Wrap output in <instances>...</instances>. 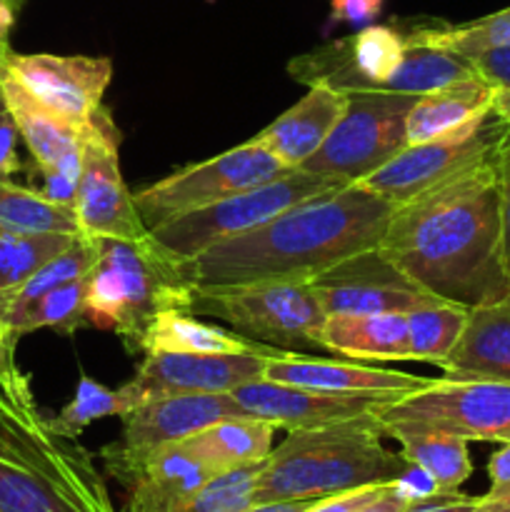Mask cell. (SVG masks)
<instances>
[{"instance_id": "cell-1", "label": "cell", "mask_w": 510, "mask_h": 512, "mask_svg": "<svg viewBox=\"0 0 510 512\" xmlns=\"http://www.w3.org/2000/svg\"><path fill=\"white\" fill-rule=\"evenodd\" d=\"M378 250L425 293L468 310L510 293L495 158L395 205Z\"/></svg>"}, {"instance_id": "cell-2", "label": "cell", "mask_w": 510, "mask_h": 512, "mask_svg": "<svg viewBox=\"0 0 510 512\" xmlns=\"http://www.w3.org/2000/svg\"><path fill=\"white\" fill-rule=\"evenodd\" d=\"M395 205L360 185L313 195L238 238L178 263L193 288L310 280L330 265L378 248Z\"/></svg>"}, {"instance_id": "cell-3", "label": "cell", "mask_w": 510, "mask_h": 512, "mask_svg": "<svg viewBox=\"0 0 510 512\" xmlns=\"http://www.w3.org/2000/svg\"><path fill=\"white\" fill-rule=\"evenodd\" d=\"M0 512H118L78 438L0 390Z\"/></svg>"}, {"instance_id": "cell-4", "label": "cell", "mask_w": 510, "mask_h": 512, "mask_svg": "<svg viewBox=\"0 0 510 512\" xmlns=\"http://www.w3.org/2000/svg\"><path fill=\"white\" fill-rule=\"evenodd\" d=\"M373 413L315 428L288 430L270 450L255 480L253 503L320 500L350 490L388 485L408 468L403 453L383 445Z\"/></svg>"}, {"instance_id": "cell-5", "label": "cell", "mask_w": 510, "mask_h": 512, "mask_svg": "<svg viewBox=\"0 0 510 512\" xmlns=\"http://www.w3.org/2000/svg\"><path fill=\"white\" fill-rule=\"evenodd\" d=\"M95 260L85 275V320L113 330L128 350H140L150 320L168 308L193 310L195 288L155 240L93 238Z\"/></svg>"}, {"instance_id": "cell-6", "label": "cell", "mask_w": 510, "mask_h": 512, "mask_svg": "<svg viewBox=\"0 0 510 512\" xmlns=\"http://www.w3.org/2000/svg\"><path fill=\"white\" fill-rule=\"evenodd\" d=\"M343 185L345 183L340 180L293 168L268 183H260L243 193L228 195L218 203L168 220V223L155 225L150 228V238L170 260L185 263L223 240L238 238V235L260 228L268 220L278 218L283 210L293 208L313 195L328 193V190L343 188Z\"/></svg>"}, {"instance_id": "cell-7", "label": "cell", "mask_w": 510, "mask_h": 512, "mask_svg": "<svg viewBox=\"0 0 510 512\" xmlns=\"http://www.w3.org/2000/svg\"><path fill=\"white\" fill-rule=\"evenodd\" d=\"M193 310L270 348H318V333L325 323L310 280H258L195 288Z\"/></svg>"}, {"instance_id": "cell-8", "label": "cell", "mask_w": 510, "mask_h": 512, "mask_svg": "<svg viewBox=\"0 0 510 512\" xmlns=\"http://www.w3.org/2000/svg\"><path fill=\"white\" fill-rule=\"evenodd\" d=\"M415 100L418 95L393 90L348 93L343 118L323 148L310 155L300 170L340 180L345 185L360 183L408 145L405 123Z\"/></svg>"}, {"instance_id": "cell-9", "label": "cell", "mask_w": 510, "mask_h": 512, "mask_svg": "<svg viewBox=\"0 0 510 512\" xmlns=\"http://www.w3.org/2000/svg\"><path fill=\"white\" fill-rule=\"evenodd\" d=\"M288 170L293 168H285L258 140L250 138L248 143L213 155L203 163L185 165V168L170 173L168 178L155 180L133 195L140 218L150 230L155 225L205 208V205L218 203L228 195L243 193L255 185L280 178Z\"/></svg>"}, {"instance_id": "cell-10", "label": "cell", "mask_w": 510, "mask_h": 512, "mask_svg": "<svg viewBox=\"0 0 510 512\" xmlns=\"http://www.w3.org/2000/svg\"><path fill=\"white\" fill-rule=\"evenodd\" d=\"M508 133V125L495 115V110H490L488 115L473 120L465 128L453 130V133L425 140V143L405 145L383 168L353 185H360V188L390 200L393 205H400L465 173V170L475 168V165L485 163V160L495 158Z\"/></svg>"}, {"instance_id": "cell-11", "label": "cell", "mask_w": 510, "mask_h": 512, "mask_svg": "<svg viewBox=\"0 0 510 512\" xmlns=\"http://www.w3.org/2000/svg\"><path fill=\"white\" fill-rule=\"evenodd\" d=\"M375 418L423 423L468 443H505L510 440V385L443 375L403 398L383 403Z\"/></svg>"}, {"instance_id": "cell-12", "label": "cell", "mask_w": 510, "mask_h": 512, "mask_svg": "<svg viewBox=\"0 0 510 512\" xmlns=\"http://www.w3.org/2000/svg\"><path fill=\"white\" fill-rule=\"evenodd\" d=\"M73 210L85 238L145 240L150 235L135 195L120 173L118 130L105 108L85 130L83 170Z\"/></svg>"}, {"instance_id": "cell-13", "label": "cell", "mask_w": 510, "mask_h": 512, "mask_svg": "<svg viewBox=\"0 0 510 512\" xmlns=\"http://www.w3.org/2000/svg\"><path fill=\"white\" fill-rule=\"evenodd\" d=\"M408 38L395 23L365 25L350 38L330 40L288 63V73L298 83L328 85L340 93L385 90L403 63Z\"/></svg>"}, {"instance_id": "cell-14", "label": "cell", "mask_w": 510, "mask_h": 512, "mask_svg": "<svg viewBox=\"0 0 510 512\" xmlns=\"http://www.w3.org/2000/svg\"><path fill=\"white\" fill-rule=\"evenodd\" d=\"M0 68L18 80L35 100L68 123L88 128L103 110V95L113 78V60L88 55L15 53L8 48Z\"/></svg>"}, {"instance_id": "cell-15", "label": "cell", "mask_w": 510, "mask_h": 512, "mask_svg": "<svg viewBox=\"0 0 510 512\" xmlns=\"http://www.w3.org/2000/svg\"><path fill=\"white\" fill-rule=\"evenodd\" d=\"M273 350L263 345L253 353H150L138 373L118 390L128 413L163 395L233 393L240 385L263 378L265 358Z\"/></svg>"}, {"instance_id": "cell-16", "label": "cell", "mask_w": 510, "mask_h": 512, "mask_svg": "<svg viewBox=\"0 0 510 512\" xmlns=\"http://www.w3.org/2000/svg\"><path fill=\"white\" fill-rule=\"evenodd\" d=\"M328 315H373V313H410L413 308L433 303L435 295L425 293L418 283L395 268L378 248L363 250L323 273L310 278Z\"/></svg>"}, {"instance_id": "cell-17", "label": "cell", "mask_w": 510, "mask_h": 512, "mask_svg": "<svg viewBox=\"0 0 510 512\" xmlns=\"http://www.w3.org/2000/svg\"><path fill=\"white\" fill-rule=\"evenodd\" d=\"M228 418H248L230 393L153 398L123 415V438L105 445L100 450V460H138Z\"/></svg>"}, {"instance_id": "cell-18", "label": "cell", "mask_w": 510, "mask_h": 512, "mask_svg": "<svg viewBox=\"0 0 510 512\" xmlns=\"http://www.w3.org/2000/svg\"><path fill=\"white\" fill-rule=\"evenodd\" d=\"M263 378L285 385L320 390L330 395H353V398L395 400L423 388L430 378L400 373V370L375 368L358 360H325L295 353H273L265 358Z\"/></svg>"}, {"instance_id": "cell-19", "label": "cell", "mask_w": 510, "mask_h": 512, "mask_svg": "<svg viewBox=\"0 0 510 512\" xmlns=\"http://www.w3.org/2000/svg\"><path fill=\"white\" fill-rule=\"evenodd\" d=\"M105 470L123 485V512H170L215 478L180 443L165 445L138 460H103Z\"/></svg>"}, {"instance_id": "cell-20", "label": "cell", "mask_w": 510, "mask_h": 512, "mask_svg": "<svg viewBox=\"0 0 510 512\" xmlns=\"http://www.w3.org/2000/svg\"><path fill=\"white\" fill-rule=\"evenodd\" d=\"M230 395L248 413V418L265 420V423L285 430L315 428V425L355 418V415L373 413L380 405L388 403V400L375 398L320 393V390L275 383L268 378L250 380Z\"/></svg>"}, {"instance_id": "cell-21", "label": "cell", "mask_w": 510, "mask_h": 512, "mask_svg": "<svg viewBox=\"0 0 510 512\" xmlns=\"http://www.w3.org/2000/svg\"><path fill=\"white\" fill-rule=\"evenodd\" d=\"M0 98L13 115L20 138L28 145L35 170L38 173H65L80 180L83 140L88 128H78L45 108L3 68H0Z\"/></svg>"}, {"instance_id": "cell-22", "label": "cell", "mask_w": 510, "mask_h": 512, "mask_svg": "<svg viewBox=\"0 0 510 512\" xmlns=\"http://www.w3.org/2000/svg\"><path fill=\"white\" fill-rule=\"evenodd\" d=\"M345 105L348 93L328 85H313L298 103L280 113L253 140L273 153L285 168H300L310 155L323 148L338 120L343 118Z\"/></svg>"}, {"instance_id": "cell-23", "label": "cell", "mask_w": 510, "mask_h": 512, "mask_svg": "<svg viewBox=\"0 0 510 512\" xmlns=\"http://www.w3.org/2000/svg\"><path fill=\"white\" fill-rule=\"evenodd\" d=\"M438 368L448 378L510 385V293L468 310L458 343Z\"/></svg>"}, {"instance_id": "cell-24", "label": "cell", "mask_w": 510, "mask_h": 512, "mask_svg": "<svg viewBox=\"0 0 510 512\" xmlns=\"http://www.w3.org/2000/svg\"><path fill=\"white\" fill-rule=\"evenodd\" d=\"M493 98L495 88H490L478 75L455 80L433 93L418 95L405 123L408 145L425 143V140L465 128L493 110Z\"/></svg>"}, {"instance_id": "cell-25", "label": "cell", "mask_w": 510, "mask_h": 512, "mask_svg": "<svg viewBox=\"0 0 510 512\" xmlns=\"http://www.w3.org/2000/svg\"><path fill=\"white\" fill-rule=\"evenodd\" d=\"M318 348L350 360H408L405 313L328 315Z\"/></svg>"}, {"instance_id": "cell-26", "label": "cell", "mask_w": 510, "mask_h": 512, "mask_svg": "<svg viewBox=\"0 0 510 512\" xmlns=\"http://www.w3.org/2000/svg\"><path fill=\"white\" fill-rule=\"evenodd\" d=\"M378 423L385 438H393L400 445L403 458L433 475L443 493L460 490V485L473 473L468 440L423 423H408V420H378Z\"/></svg>"}, {"instance_id": "cell-27", "label": "cell", "mask_w": 510, "mask_h": 512, "mask_svg": "<svg viewBox=\"0 0 510 512\" xmlns=\"http://www.w3.org/2000/svg\"><path fill=\"white\" fill-rule=\"evenodd\" d=\"M275 425L255 418H228L180 440L213 475L265 463L273 450Z\"/></svg>"}, {"instance_id": "cell-28", "label": "cell", "mask_w": 510, "mask_h": 512, "mask_svg": "<svg viewBox=\"0 0 510 512\" xmlns=\"http://www.w3.org/2000/svg\"><path fill=\"white\" fill-rule=\"evenodd\" d=\"M188 308L160 310L145 328L140 350L150 353H253L263 345L190 315Z\"/></svg>"}, {"instance_id": "cell-29", "label": "cell", "mask_w": 510, "mask_h": 512, "mask_svg": "<svg viewBox=\"0 0 510 512\" xmlns=\"http://www.w3.org/2000/svg\"><path fill=\"white\" fill-rule=\"evenodd\" d=\"M405 38H408V48H405L403 63L398 65V70H395L385 90L425 95L438 88H445V85L455 83V80L475 75L473 68H470V60L448 53L443 48H435V45L420 43V40L410 38L408 30H405Z\"/></svg>"}, {"instance_id": "cell-30", "label": "cell", "mask_w": 510, "mask_h": 512, "mask_svg": "<svg viewBox=\"0 0 510 512\" xmlns=\"http://www.w3.org/2000/svg\"><path fill=\"white\" fill-rule=\"evenodd\" d=\"M408 35L420 40V43L435 45V48H443L468 60L473 55L483 53V50L510 45V8L458 25L440 23V20L413 23Z\"/></svg>"}, {"instance_id": "cell-31", "label": "cell", "mask_w": 510, "mask_h": 512, "mask_svg": "<svg viewBox=\"0 0 510 512\" xmlns=\"http://www.w3.org/2000/svg\"><path fill=\"white\" fill-rule=\"evenodd\" d=\"M468 308L433 300L405 313L408 320V360L440 365L463 333Z\"/></svg>"}, {"instance_id": "cell-32", "label": "cell", "mask_w": 510, "mask_h": 512, "mask_svg": "<svg viewBox=\"0 0 510 512\" xmlns=\"http://www.w3.org/2000/svg\"><path fill=\"white\" fill-rule=\"evenodd\" d=\"M0 223L25 233L80 235L73 208L53 203L40 190L15 185L10 178H0Z\"/></svg>"}, {"instance_id": "cell-33", "label": "cell", "mask_w": 510, "mask_h": 512, "mask_svg": "<svg viewBox=\"0 0 510 512\" xmlns=\"http://www.w3.org/2000/svg\"><path fill=\"white\" fill-rule=\"evenodd\" d=\"M5 325L15 340L40 328H53L63 335H73L75 330L88 325L85 320V278L70 280V283L48 290L33 303L20 308L18 313L10 315Z\"/></svg>"}, {"instance_id": "cell-34", "label": "cell", "mask_w": 510, "mask_h": 512, "mask_svg": "<svg viewBox=\"0 0 510 512\" xmlns=\"http://www.w3.org/2000/svg\"><path fill=\"white\" fill-rule=\"evenodd\" d=\"M78 235L25 233L0 223V295L18 288L40 265L63 253Z\"/></svg>"}, {"instance_id": "cell-35", "label": "cell", "mask_w": 510, "mask_h": 512, "mask_svg": "<svg viewBox=\"0 0 510 512\" xmlns=\"http://www.w3.org/2000/svg\"><path fill=\"white\" fill-rule=\"evenodd\" d=\"M93 260H95L93 238L78 235V238L63 250V253L55 255V258L48 260L45 265H40V268L35 270L25 283H20L18 288L0 295V313H3V320H8L10 315L18 313L20 308L33 303L35 298L45 295L48 290L70 283V280L85 278L90 265H93Z\"/></svg>"}, {"instance_id": "cell-36", "label": "cell", "mask_w": 510, "mask_h": 512, "mask_svg": "<svg viewBox=\"0 0 510 512\" xmlns=\"http://www.w3.org/2000/svg\"><path fill=\"white\" fill-rule=\"evenodd\" d=\"M125 413H128V405H125L120 390L105 388L98 380L83 375L78 380V388H75V395L70 398V403L55 418H50V425L60 435H65V438H80V433L88 425L105 418H115V415L123 418Z\"/></svg>"}, {"instance_id": "cell-37", "label": "cell", "mask_w": 510, "mask_h": 512, "mask_svg": "<svg viewBox=\"0 0 510 512\" xmlns=\"http://www.w3.org/2000/svg\"><path fill=\"white\" fill-rule=\"evenodd\" d=\"M260 465H245V468L230 470L210 478L203 488L170 512H243L253 505L255 480H258Z\"/></svg>"}, {"instance_id": "cell-38", "label": "cell", "mask_w": 510, "mask_h": 512, "mask_svg": "<svg viewBox=\"0 0 510 512\" xmlns=\"http://www.w3.org/2000/svg\"><path fill=\"white\" fill-rule=\"evenodd\" d=\"M15 345H18V340L10 335L3 313H0V390L15 403L35 405L30 378L18 368V360H15Z\"/></svg>"}, {"instance_id": "cell-39", "label": "cell", "mask_w": 510, "mask_h": 512, "mask_svg": "<svg viewBox=\"0 0 510 512\" xmlns=\"http://www.w3.org/2000/svg\"><path fill=\"white\" fill-rule=\"evenodd\" d=\"M495 173H498L500 198V238H503V263L510 278V133L495 155Z\"/></svg>"}, {"instance_id": "cell-40", "label": "cell", "mask_w": 510, "mask_h": 512, "mask_svg": "<svg viewBox=\"0 0 510 512\" xmlns=\"http://www.w3.org/2000/svg\"><path fill=\"white\" fill-rule=\"evenodd\" d=\"M470 68L480 80L490 85V88H510V45H500V48L483 50V53L473 55Z\"/></svg>"}, {"instance_id": "cell-41", "label": "cell", "mask_w": 510, "mask_h": 512, "mask_svg": "<svg viewBox=\"0 0 510 512\" xmlns=\"http://www.w3.org/2000/svg\"><path fill=\"white\" fill-rule=\"evenodd\" d=\"M18 125H15L13 115L5 108L3 98H0V178H13L15 173L23 170V160L18 155Z\"/></svg>"}, {"instance_id": "cell-42", "label": "cell", "mask_w": 510, "mask_h": 512, "mask_svg": "<svg viewBox=\"0 0 510 512\" xmlns=\"http://www.w3.org/2000/svg\"><path fill=\"white\" fill-rule=\"evenodd\" d=\"M330 20L350 28H365L375 23V18L383 10V0H328Z\"/></svg>"}, {"instance_id": "cell-43", "label": "cell", "mask_w": 510, "mask_h": 512, "mask_svg": "<svg viewBox=\"0 0 510 512\" xmlns=\"http://www.w3.org/2000/svg\"><path fill=\"white\" fill-rule=\"evenodd\" d=\"M390 485H393L408 503H420V500H428L433 498V495L443 493L440 485L433 480V475H428L423 468H418V465L413 463H408V468H405Z\"/></svg>"}, {"instance_id": "cell-44", "label": "cell", "mask_w": 510, "mask_h": 512, "mask_svg": "<svg viewBox=\"0 0 510 512\" xmlns=\"http://www.w3.org/2000/svg\"><path fill=\"white\" fill-rule=\"evenodd\" d=\"M383 488L385 485H370V488L330 495V498L315 500V503L310 505V508H305L303 512H358L360 508H365L370 500L378 498V495L383 493Z\"/></svg>"}, {"instance_id": "cell-45", "label": "cell", "mask_w": 510, "mask_h": 512, "mask_svg": "<svg viewBox=\"0 0 510 512\" xmlns=\"http://www.w3.org/2000/svg\"><path fill=\"white\" fill-rule=\"evenodd\" d=\"M480 498L475 495H463L460 490L455 493H438L420 503H410L403 512H473Z\"/></svg>"}, {"instance_id": "cell-46", "label": "cell", "mask_w": 510, "mask_h": 512, "mask_svg": "<svg viewBox=\"0 0 510 512\" xmlns=\"http://www.w3.org/2000/svg\"><path fill=\"white\" fill-rule=\"evenodd\" d=\"M488 475H490V490L510 488V440H505L503 448L490 458Z\"/></svg>"}, {"instance_id": "cell-47", "label": "cell", "mask_w": 510, "mask_h": 512, "mask_svg": "<svg viewBox=\"0 0 510 512\" xmlns=\"http://www.w3.org/2000/svg\"><path fill=\"white\" fill-rule=\"evenodd\" d=\"M408 505H410L408 500H405L403 495H400L398 490L388 483L378 498L370 500V503L365 505V508H360L358 512H403Z\"/></svg>"}, {"instance_id": "cell-48", "label": "cell", "mask_w": 510, "mask_h": 512, "mask_svg": "<svg viewBox=\"0 0 510 512\" xmlns=\"http://www.w3.org/2000/svg\"><path fill=\"white\" fill-rule=\"evenodd\" d=\"M20 8V0H0V58L10 48L8 38L15 25V13Z\"/></svg>"}, {"instance_id": "cell-49", "label": "cell", "mask_w": 510, "mask_h": 512, "mask_svg": "<svg viewBox=\"0 0 510 512\" xmlns=\"http://www.w3.org/2000/svg\"><path fill=\"white\" fill-rule=\"evenodd\" d=\"M473 512H510V488L508 490H488L480 495V503Z\"/></svg>"}, {"instance_id": "cell-50", "label": "cell", "mask_w": 510, "mask_h": 512, "mask_svg": "<svg viewBox=\"0 0 510 512\" xmlns=\"http://www.w3.org/2000/svg\"><path fill=\"white\" fill-rule=\"evenodd\" d=\"M315 500H283V503H253L243 512H303Z\"/></svg>"}, {"instance_id": "cell-51", "label": "cell", "mask_w": 510, "mask_h": 512, "mask_svg": "<svg viewBox=\"0 0 510 512\" xmlns=\"http://www.w3.org/2000/svg\"><path fill=\"white\" fill-rule=\"evenodd\" d=\"M20 3H23V0H20Z\"/></svg>"}]
</instances>
